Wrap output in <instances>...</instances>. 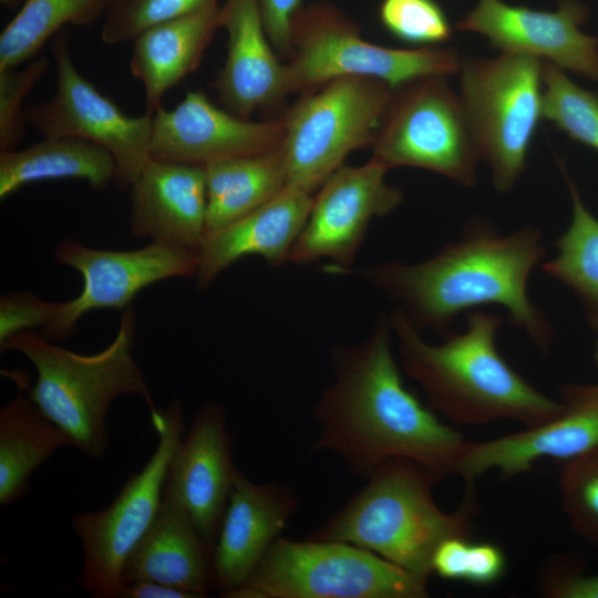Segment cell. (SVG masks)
Wrapping results in <instances>:
<instances>
[{"instance_id":"11","label":"cell","mask_w":598,"mask_h":598,"mask_svg":"<svg viewBox=\"0 0 598 598\" xmlns=\"http://www.w3.org/2000/svg\"><path fill=\"white\" fill-rule=\"evenodd\" d=\"M151 412L158 443L147 463L133 472L106 507L80 512L72 528L80 539L83 565L80 586L96 598H117L126 558L153 523L162 501L171 456L184 436L183 405L175 399Z\"/></svg>"},{"instance_id":"3","label":"cell","mask_w":598,"mask_h":598,"mask_svg":"<svg viewBox=\"0 0 598 598\" xmlns=\"http://www.w3.org/2000/svg\"><path fill=\"white\" fill-rule=\"evenodd\" d=\"M402 372L422 389L429 406L455 424L514 421L524 426L560 414L564 402L533 386L497 350L501 315L473 310L462 332L430 343L399 310L388 313Z\"/></svg>"},{"instance_id":"28","label":"cell","mask_w":598,"mask_h":598,"mask_svg":"<svg viewBox=\"0 0 598 598\" xmlns=\"http://www.w3.org/2000/svg\"><path fill=\"white\" fill-rule=\"evenodd\" d=\"M559 166L571 198V220L556 241V256L543 270L577 295L598 329V218L582 203L565 165Z\"/></svg>"},{"instance_id":"29","label":"cell","mask_w":598,"mask_h":598,"mask_svg":"<svg viewBox=\"0 0 598 598\" xmlns=\"http://www.w3.org/2000/svg\"><path fill=\"white\" fill-rule=\"evenodd\" d=\"M113 0H27L0 35V71L38 56L44 43L65 24L86 27Z\"/></svg>"},{"instance_id":"9","label":"cell","mask_w":598,"mask_h":598,"mask_svg":"<svg viewBox=\"0 0 598 598\" xmlns=\"http://www.w3.org/2000/svg\"><path fill=\"white\" fill-rule=\"evenodd\" d=\"M393 87L367 76H341L305 92L281 117L287 184L309 193L371 147Z\"/></svg>"},{"instance_id":"21","label":"cell","mask_w":598,"mask_h":598,"mask_svg":"<svg viewBox=\"0 0 598 598\" xmlns=\"http://www.w3.org/2000/svg\"><path fill=\"white\" fill-rule=\"evenodd\" d=\"M312 202V193L287 184L260 207L207 233L198 249L197 288L207 289L225 269L246 256H259L272 267L290 262Z\"/></svg>"},{"instance_id":"35","label":"cell","mask_w":598,"mask_h":598,"mask_svg":"<svg viewBox=\"0 0 598 598\" xmlns=\"http://www.w3.org/2000/svg\"><path fill=\"white\" fill-rule=\"evenodd\" d=\"M49 68L47 56L32 59L23 69L0 71V152L16 150L24 136L23 101Z\"/></svg>"},{"instance_id":"14","label":"cell","mask_w":598,"mask_h":598,"mask_svg":"<svg viewBox=\"0 0 598 598\" xmlns=\"http://www.w3.org/2000/svg\"><path fill=\"white\" fill-rule=\"evenodd\" d=\"M54 258L83 277L80 295L62 302L55 318L43 328L45 338L62 340L74 332L80 318L89 311L124 310L140 291L153 283L195 277L198 251L156 241L135 250H106L64 239L58 245Z\"/></svg>"},{"instance_id":"7","label":"cell","mask_w":598,"mask_h":598,"mask_svg":"<svg viewBox=\"0 0 598 598\" xmlns=\"http://www.w3.org/2000/svg\"><path fill=\"white\" fill-rule=\"evenodd\" d=\"M456 50L395 49L367 41L359 25L327 1L311 2L296 16L291 52L285 63L288 92L312 91L341 76H367L396 87L413 79L457 73Z\"/></svg>"},{"instance_id":"8","label":"cell","mask_w":598,"mask_h":598,"mask_svg":"<svg viewBox=\"0 0 598 598\" xmlns=\"http://www.w3.org/2000/svg\"><path fill=\"white\" fill-rule=\"evenodd\" d=\"M427 581L354 545L278 537L226 598H425Z\"/></svg>"},{"instance_id":"4","label":"cell","mask_w":598,"mask_h":598,"mask_svg":"<svg viewBox=\"0 0 598 598\" xmlns=\"http://www.w3.org/2000/svg\"><path fill=\"white\" fill-rule=\"evenodd\" d=\"M365 481L307 538L354 545L429 581L439 545L452 537L472 536L475 483L465 484L461 505L447 513L432 493L441 478L413 461L389 460Z\"/></svg>"},{"instance_id":"39","label":"cell","mask_w":598,"mask_h":598,"mask_svg":"<svg viewBox=\"0 0 598 598\" xmlns=\"http://www.w3.org/2000/svg\"><path fill=\"white\" fill-rule=\"evenodd\" d=\"M117 598H195L194 595L153 580H136L124 585Z\"/></svg>"},{"instance_id":"17","label":"cell","mask_w":598,"mask_h":598,"mask_svg":"<svg viewBox=\"0 0 598 598\" xmlns=\"http://www.w3.org/2000/svg\"><path fill=\"white\" fill-rule=\"evenodd\" d=\"M564 411L524 430L483 442H467L456 474L465 484L496 470L511 477L529 472L542 458L565 462L598 445V385L568 384Z\"/></svg>"},{"instance_id":"22","label":"cell","mask_w":598,"mask_h":598,"mask_svg":"<svg viewBox=\"0 0 598 598\" xmlns=\"http://www.w3.org/2000/svg\"><path fill=\"white\" fill-rule=\"evenodd\" d=\"M221 28L228 34L227 55L212 86L227 111L249 118L289 93L286 66L266 34L259 0H226Z\"/></svg>"},{"instance_id":"27","label":"cell","mask_w":598,"mask_h":598,"mask_svg":"<svg viewBox=\"0 0 598 598\" xmlns=\"http://www.w3.org/2000/svg\"><path fill=\"white\" fill-rule=\"evenodd\" d=\"M207 185V233L244 217L287 185L282 148L204 165ZM206 233V234H207Z\"/></svg>"},{"instance_id":"12","label":"cell","mask_w":598,"mask_h":598,"mask_svg":"<svg viewBox=\"0 0 598 598\" xmlns=\"http://www.w3.org/2000/svg\"><path fill=\"white\" fill-rule=\"evenodd\" d=\"M52 56L54 93L24 107L25 123L44 137H74L102 146L116 162L115 183L128 189L152 158V115H127L85 79L73 63L66 33L54 38Z\"/></svg>"},{"instance_id":"26","label":"cell","mask_w":598,"mask_h":598,"mask_svg":"<svg viewBox=\"0 0 598 598\" xmlns=\"http://www.w3.org/2000/svg\"><path fill=\"white\" fill-rule=\"evenodd\" d=\"M72 446L70 437L22 392L0 410V504L27 495L30 477L58 450Z\"/></svg>"},{"instance_id":"32","label":"cell","mask_w":598,"mask_h":598,"mask_svg":"<svg viewBox=\"0 0 598 598\" xmlns=\"http://www.w3.org/2000/svg\"><path fill=\"white\" fill-rule=\"evenodd\" d=\"M431 567L432 575L444 579L488 586L504 575L506 556L493 543H475L471 537H452L435 549Z\"/></svg>"},{"instance_id":"20","label":"cell","mask_w":598,"mask_h":598,"mask_svg":"<svg viewBox=\"0 0 598 598\" xmlns=\"http://www.w3.org/2000/svg\"><path fill=\"white\" fill-rule=\"evenodd\" d=\"M130 190L134 238L199 249L207 233V185L203 165L152 157Z\"/></svg>"},{"instance_id":"25","label":"cell","mask_w":598,"mask_h":598,"mask_svg":"<svg viewBox=\"0 0 598 598\" xmlns=\"http://www.w3.org/2000/svg\"><path fill=\"white\" fill-rule=\"evenodd\" d=\"M64 178L102 190L116 182V162L102 146L74 137H44L23 150L0 152L1 199L28 184Z\"/></svg>"},{"instance_id":"36","label":"cell","mask_w":598,"mask_h":598,"mask_svg":"<svg viewBox=\"0 0 598 598\" xmlns=\"http://www.w3.org/2000/svg\"><path fill=\"white\" fill-rule=\"evenodd\" d=\"M576 555H556L540 568L537 591L548 598H598V574H586Z\"/></svg>"},{"instance_id":"37","label":"cell","mask_w":598,"mask_h":598,"mask_svg":"<svg viewBox=\"0 0 598 598\" xmlns=\"http://www.w3.org/2000/svg\"><path fill=\"white\" fill-rule=\"evenodd\" d=\"M62 302L45 301L30 291H16L0 299V346L10 337L35 327H45Z\"/></svg>"},{"instance_id":"24","label":"cell","mask_w":598,"mask_h":598,"mask_svg":"<svg viewBox=\"0 0 598 598\" xmlns=\"http://www.w3.org/2000/svg\"><path fill=\"white\" fill-rule=\"evenodd\" d=\"M221 6L155 24L133 40L130 71L144 87L145 113L153 115L166 92L195 71L215 32Z\"/></svg>"},{"instance_id":"1","label":"cell","mask_w":598,"mask_h":598,"mask_svg":"<svg viewBox=\"0 0 598 598\" xmlns=\"http://www.w3.org/2000/svg\"><path fill=\"white\" fill-rule=\"evenodd\" d=\"M388 313L358 343L331 351L333 379L319 395L316 451L339 456L367 478L382 463L410 460L441 480L456 474L467 441L403 383Z\"/></svg>"},{"instance_id":"30","label":"cell","mask_w":598,"mask_h":598,"mask_svg":"<svg viewBox=\"0 0 598 598\" xmlns=\"http://www.w3.org/2000/svg\"><path fill=\"white\" fill-rule=\"evenodd\" d=\"M544 118L571 140L598 151V94L576 84L566 72L543 64Z\"/></svg>"},{"instance_id":"33","label":"cell","mask_w":598,"mask_h":598,"mask_svg":"<svg viewBox=\"0 0 598 598\" xmlns=\"http://www.w3.org/2000/svg\"><path fill=\"white\" fill-rule=\"evenodd\" d=\"M219 0H113L101 28V40L114 45L133 41L144 30L177 19Z\"/></svg>"},{"instance_id":"34","label":"cell","mask_w":598,"mask_h":598,"mask_svg":"<svg viewBox=\"0 0 598 598\" xmlns=\"http://www.w3.org/2000/svg\"><path fill=\"white\" fill-rule=\"evenodd\" d=\"M379 19L402 42L436 47L452 38L450 19L436 0H381Z\"/></svg>"},{"instance_id":"6","label":"cell","mask_w":598,"mask_h":598,"mask_svg":"<svg viewBox=\"0 0 598 598\" xmlns=\"http://www.w3.org/2000/svg\"><path fill=\"white\" fill-rule=\"evenodd\" d=\"M544 61L501 52L493 58L463 59L460 96L481 161L499 193L513 189L544 118Z\"/></svg>"},{"instance_id":"10","label":"cell","mask_w":598,"mask_h":598,"mask_svg":"<svg viewBox=\"0 0 598 598\" xmlns=\"http://www.w3.org/2000/svg\"><path fill=\"white\" fill-rule=\"evenodd\" d=\"M371 148V159L388 171L415 167L461 186L476 183L477 146L446 75H424L394 87Z\"/></svg>"},{"instance_id":"2","label":"cell","mask_w":598,"mask_h":598,"mask_svg":"<svg viewBox=\"0 0 598 598\" xmlns=\"http://www.w3.org/2000/svg\"><path fill=\"white\" fill-rule=\"evenodd\" d=\"M544 255L539 228L524 226L502 235L486 223H476L427 259L388 261L338 274L355 276L379 291L420 332L445 330L461 312L473 308L501 306L513 326L547 352L553 330L527 292L532 271Z\"/></svg>"},{"instance_id":"38","label":"cell","mask_w":598,"mask_h":598,"mask_svg":"<svg viewBox=\"0 0 598 598\" xmlns=\"http://www.w3.org/2000/svg\"><path fill=\"white\" fill-rule=\"evenodd\" d=\"M302 8V0H259L266 34L276 52L287 58L291 52L292 23Z\"/></svg>"},{"instance_id":"5","label":"cell","mask_w":598,"mask_h":598,"mask_svg":"<svg viewBox=\"0 0 598 598\" xmlns=\"http://www.w3.org/2000/svg\"><path fill=\"white\" fill-rule=\"evenodd\" d=\"M136 315L128 306L114 340L94 354H80L23 331L0 346L14 350L35 368L30 400L86 456L99 460L109 446L106 413L123 394L137 395L155 408L145 377L132 355Z\"/></svg>"},{"instance_id":"23","label":"cell","mask_w":598,"mask_h":598,"mask_svg":"<svg viewBox=\"0 0 598 598\" xmlns=\"http://www.w3.org/2000/svg\"><path fill=\"white\" fill-rule=\"evenodd\" d=\"M153 580L206 597L215 588L214 549L182 505L163 491L157 514L122 570V587Z\"/></svg>"},{"instance_id":"40","label":"cell","mask_w":598,"mask_h":598,"mask_svg":"<svg viewBox=\"0 0 598 598\" xmlns=\"http://www.w3.org/2000/svg\"><path fill=\"white\" fill-rule=\"evenodd\" d=\"M595 359H596V362H597V364H598V339H597V346H596Z\"/></svg>"},{"instance_id":"31","label":"cell","mask_w":598,"mask_h":598,"mask_svg":"<svg viewBox=\"0 0 598 598\" xmlns=\"http://www.w3.org/2000/svg\"><path fill=\"white\" fill-rule=\"evenodd\" d=\"M558 465L563 513L573 532L598 548V445Z\"/></svg>"},{"instance_id":"15","label":"cell","mask_w":598,"mask_h":598,"mask_svg":"<svg viewBox=\"0 0 598 598\" xmlns=\"http://www.w3.org/2000/svg\"><path fill=\"white\" fill-rule=\"evenodd\" d=\"M588 18L578 0H560L554 11L477 0L456 29L482 34L501 52L535 56L598 82V38L581 30Z\"/></svg>"},{"instance_id":"13","label":"cell","mask_w":598,"mask_h":598,"mask_svg":"<svg viewBox=\"0 0 598 598\" xmlns=\"http://www.w3.org/2000/svg\"><path fill=\"white\" fill-rule=\"evenodd\" d=\"M388 169L373 159L342 165L313 195L307 221L293 246L290 262L311 265L327 259V272L351 268L370 223L395 210L403 192L385 181Z\"/></svg>"},{"instance_id":"18","label":"cell","mask_w":598,"mask_h":598,"mask_svg":"<svg viewBox=\"0 0 598 598\" xmlns=\"http://www.w3.org/2000/svg\"><path fill=\"white\" fill-rule=\"evenodd\" d=\"M226 425L219 404H204L171 456L163 488L214 550L238 470Z\"/></svg>"},{"instance_id":"19","label":"cell","mask_w":598,"mask_h":598,"mask_svg":"<svg viewBox=\"0 0 598 598\" xmlns=\"http://www.w3.org/2000/svg\"><path fill=\"white\" fill-rule=\"evenodd\" d=\"M299 505L288 485L255 483L237 470L214 550L215 588L221 597L248 579Z\"/></svg>"},{"instance_id":"16","label":"cell","mask_w":598,"mask_h":598,"mask_svg":"<svg viewBox=\"0 0 598 598\" xmlns=\"http://www.w3.org/2000/svg\"><path fill=\"white\" fill-rule=\"evenodd\" d=\"M152 157L206 165L281 147L282 118L251 121L213 104L202 91H188L171 110L152 115Z\"/></svg>"}]
</instances>
